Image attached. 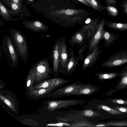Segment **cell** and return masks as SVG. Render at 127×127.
<instances>
[{"instance_id": "1", "label": "cell", "mask_w": 127, "mask_h": 127, "mask_svg": "<svg viewBox=\"0 0 127 127\" xmlns=\"http://www.w3.org/2000/svg\"><path fill=\"white\" fill-rule=\"evenodd\" d=\"M9 32L16 51L22 60L26 62L29 52L28 46L24 36L20 31L14 28L10 29Z\"/></svg>"}, {"instance_id": "2", "label": "cell", "mask_w": 127, "mask_h": 127, "mask_svg": "<svg viewBox=\"0 0 127 127\" xmlns=\"http://www.w3.org/2000/svg\"><path fill=\"white\" fill-rule=\"evenodd\" d=\"M2 49L5 55L10 62L12 67H16L19 61V55L16 52L9 35L6 34L3 39Z\"/></svg>"}, {"instance_id": "3", "label": "cell", "mask_w": 127, "mask_h": 127, "mask_svg": "<svg viewBox=\"0 0 127 127\" xmlns=\"http://www.w3.org/2000/svg\"><path fill=\"white\" fill-rule=\"evenodd\" d=\"M35 76V81L39 82L47 78L49 74L53 72L48 60L43 59L35 64L32 66Z\"/></svg>"}, {"instance_id": "4", "label": "cell", "mask_w": 127, "mask_h": 127, "mask_svg": "<svg viewBox=\"0 0 127 127\" xmlns=\"http://www.w3.org/2000/svg\"><path fill=\"white\" fill-rule=\"evenodd\" d=\"M127 63V50L117 52L111 56L101 64L109 69L119 66Z\"/></svg>"}, {"instance_id": "5", "label": "cell", "mask_w": 127, "mask_h": 127, "mask_svg": "<svg viewBox=\"0 0 127 127\" xmlns=\"http://www.w3.org/2000/svg\"><path fill=\"white\" fill-rule=\"evenodd\" d=\"M86 100L81 99H74L50 100L48 101L47 109L52 111L60 108H67L70 106L80 104H83L86 101Z\"/></svg>"}, {"instance_id": "6", "label": "cell", "mask_w": 127, "mask_h": 127, "mask_svg": "<svg viewBox=\"0 0 127 127\" xmlns=\"http://www.w3.org/2000/svg\"><path fill=\"white\" fill-rule=\"evenodd\" d=\"M69 54L65 39L64 37L60 39L59 65V69H61L59 72H63L67 67L69 60Z\"/></svg>"}, {"instance_id": "7", "label": "cell", "mask_w": 127, "mask_h": 127, "mask_svg": "<svg viewBox=\"0 0 127 127\" xmlns=\"http://www.w3.org/2000/svg\"><path fill=\"white\" fill-rule=\"evenodd\" d=\"M105 23L106 21L104 19L100 21L97 25L95 32L88 40V48L89 49V53L92 52L95 47L98 45L102 40V32L104 29V26L105 25Z\"/></svg>"}, {"instance_id": "8", "label": "cell", "mask_w": 127, "mask_h": 127, "mask_svg": "<svg viewBox=\"0 0 127 127\" xmlns=\"http://www.w3.org/2000/svg\"><path fill=\"white\" fill-rule=\"evenodd\" d=\"M86 84L79 82L73 83L57 90L48 95L49 97L53 98L66 96L71 92L83 87Z\"/></svg>"}, {"instance_id": "9", "label": "cell", "mask_w": 127, "mask_h": 127, "mask_svg": "<svg viewBox=\"0 0 127 127\" xmlns=\"http://www.w3.org/2000/svg\"><path fill=\"white\" fill-rule=\"evenodd\" d=\"M91 35L89 30L80 29L75 32L70 39L69 43L70 45L73 46L75 44L82 46L86 41L88 40Z\"/></svg>"}, {"instance_id": "10", "label": "cell", "mask_w": 127, "mask_h": 127, "mask_svg": "<svg viewBox=\"0 0 127 127\" xmlns=\"http://www.w3.org/2000/svg\"><path fill=\"white\" fill-rule=\"evenodd\" d=\"M99 46L98 45H96L95 47L92 52L89 53L85 57L82 65L83 71L93 66L99 55L103 51L102 49L99 50Z\"/></svg>"}, {"instance_id": "11", "label": "cell", "mask_w": 127, "mask_h": 127, "mask_svg": "<svg viewBox=\"0 0 127 127\" xmlns=\"http://www.w3.org/2000/svg\"><path fill=\"white\" fill-rule=\"evenodd\" d=\"M60 39L56 42L51 51L50 57L52 62L53 72L55 78L57 77L59 65Z\"/></svg>"}, {"instance_id": "12", "label": "cell", "mask_w": 127, "mask_h": 127, "mask_svg": "<svg viewBox=\"0 0 127 127\" xmlns=\"http://www.w3.org/2000/svg\"><path fill=\"white\" fill-rule=\"evenodd\" d=\"M69 82V80H66L61 78H55L43 81L36 85L33 87V89H38L55 86L60 87Z\"/></svg>"}, {"instance_id": "13", "label": "cell", "mask_w": 127, "mask_h": 127, "mask_svg": "<svg viewBox=\"0 0 127 127\" xmlns=\"http://www.w3.org/2000/svg\"><path fill=\"white\" fill-rule=\"evenodd\" d=\"M22 23L26 28L34 32H45L47 31L48 29L47 26L39 20L33 21L25 20Z\"/></svg>"}, {"instance_id": "14", "label": "cell", "mask_w": 127, "mask_h": 127, "mask_svg": "<svg viewBox=\"0 0 127 127\" xmlns=\"http://www.w3.org/2000/svg\"><path fill=\"white\" fill-rule=\"evenodd\" d=\"M98 89V87L95 86L86 84L83 87L71 92L66 96L71 95H89L96 92Z\"/></svg>"}, {"instance_id": "15", "label": "cell", "mask_w": 127, "mask_h": 127, "mask_svg": "<svg viewBox=\"0 0 127 127\" xmlns=\"http://www.w3.org/2000/svg\"><path fill=\"white\" fill-rule=\"evenodd\" d=\"M69 49L70 58L68 65L65 69L62 72L65 74L73 73L75 70L76 66L79 65L78 60L80 59L79 57L76 58L74 57L73 51L70 47Z\"/></svg>"}, {"instance_id": "16", "label": "cell", "mask_w": 127, "mask_h": 127, "mask_svg": "<svg viewBox=\"0 0 127 127\" xmlns=\"http://www.w3.org/2000/svg\"><path fill=\"white\" fill-rule=\"evenodd\" d=\"M119 36V34L111 33L104 29L102 32L101 39H104L105 41L104 45L106 47H108L110 45L113 44Z\"/></svg>"}, {"instance_id": "17", "label": "cell", "mask_w": 127, "mask_h": 127, "mask_svg": "<svg viewBox=\"0 0 127 127\" xmlns=\"http://www.w3.org/2000/svg\"><path fill=\"white\" fill-rule=\"evenodd\" d=\"M59 87L55 86L45 88L34 89L30 91V95L37 97H41L48 95V94L50 93L52 91Z\"/></svg>"}, {"instance_id": "18", "label": "cell", "mask_w": 127, "mask_h": 127, "mask_svg": "<svg viewBox=\"0 0 127 127\" xmlns=\"http://www.w3.org/2000/svg\"><path fill=\"white\" fill-rule=\"evenodd\" d=\"M119 75L121 79L117 87V89L119 90L127 87V65L121 71Z\"/></svg>"}, {"instance_id": "19", "label": "cell", "mask_w": 127, "mask_h": 127, "mask_svg": "<svg viewBox=\"0 0 127 127\" xmlns=\"http://www.w3.org/2000/svg\"><path fill=\"white\" fill-rule=\"evenodd\" d=\"M106 26L112 29L120 31L127 30V23H122L108 21Z\"/></svg>"}, {"instance_id": "20", "label": "cell", "mask_w": 127, "mask_h": 127, "mask_svg": "<svg viewBox=\"0 0 127 127\" xmlns=\"http://www.w3.org/2000/svg\"><path fill=\"white\" fill-rule=\"evenodd\" d=\"M35 81V74L32 66L30 70L26 80V87L30 91L33 90V84Z\"/></svg>"}, {"instance_id": "21", "label": "cell", "mask_w": 127, "mask_h": 127, "mask_svg": "<svg viewBox=\"0 0 127 127\" xmlns=\"http://www.w3.org/2000/svg\"><path fill=\"white\" fill-rule=\"evenodd\" d=\"M0 98L13 111H16L15 101L13 99H12L11 97L8 96H3L0 95Z\"/></svg>"}, {"instance_id": "22", "label": "cell", "mask_w": 127, "mask_h": 127, "mask_svg": "<svg viewBox=\"0 0 127 127\" xmlns=\"http://www.w3.org/2000/svg\"><path fill=\"white\" fill-rule=\"evenodd\" d=\"M69 124V127H94L95 125L85 119Z\"/></svg>"}, {"instance_id": "23", "label": "cell", "mask_w": 127, "mask_h": 127, "mask_svg": "<svg viewBox=\"0 0 127 127\" xmlns=\"http://www.w3.org/2000/svg\"><path fill=\"white\" fill-rule=\"evenodd\" d=\"M119 74L117 72L96 73L95 76L97 77L99 79L102 80L112 79L117 76Z\"/></svg>"}, {"instance_id": "24", "label": "cell", "mask_w": 127, "mask_h": 127, "mask_svg": "<svg viewBox=\"0 0 127 127\" xmlns=\"http://www.w3.org/2000/svg\"><path fill=\"white\" fill-rule=\"evenodd\" d=\"M96 108L98 109L103 110L113 115H120L124 114L121 112L115 109L112 108L108 106L102 104L96 105Z\"/></svg>"}, {"instance_id": "25", "label": "cell", "mask_w": 127, "mask_h": 127, "mask_svg": "<svg viewBox=\"0 0 127 127\" xmlns=\"http://www.w3.org/2000/svg\"><path fill=\"white\" fill-rule=\"evenodd\" d=\"M0 14L4 20L8 21L11 20L10 18L8 10L3 4L0 1Z\"/></svg>"}, {"instance_id": "26", "label": "cell", "mask_w": 127, "mask_h": 127, "mask_svg": "<svg viewBox=\"0 0 127 127\" xmlns=\"http://www.w3.org/2000/svg\"><path fill=\"white\" fill-rule=\"evenodd\" d=\"M106 9L110 16L112 17H115L119 14L118 10L117 7L107 5Z\"/></svg>"}, {"instance_id": "27", "label": "cell", "mask_w": 127, "mask_h": 127, "mask_svg": "<svg viewBox=\"0 0 127 127\" xmlns=\"http://www.w3.org/2000/svg\"><path fill=\"white\" fill-rule=\"evenodd\" d=\"M104 123L107 126L121 127L127 126V122L126 121L110 122Z\"/></svg>"}, {"instance_id": "28", "label": "cell", "mask_w": 127, "mask_h": 127, "mask_svg": "<svg viewBox=\"0 0 127 127\" xmlns=\"http://www.w3.org/2000/svg\"><path fill=\"white\" fill-rule=\"evenodd\" d=\"M92 5V7L94 9L100 11L103 8L100 6L97 2L96 0H89Z\"/></svg>"}, {"instance_id": "29", "label": "cell", "mask_w": 127, "mask_h": 127, "mask_svg": "<svg viewBox=\"0 0 127 127\" xmlns=\"http://www.w3.org/2000/svg\"><path fill=\"white\" fill-rule=\"evenodd\" d=\"M11 8L15 12H19L21 11L20 8L16 3L14 2L12 0H11L10 4Z\"/></svg>"}, {"instance_id": "30", "label": "cell", "mask_w": 127, "mask_h": 127, "mask_svg": "<svg viewBox=\"0 0 127 127\" xmlns=\"http://www.w3.org/2000/svg\"><path fill=\"white\" fill-rule=\"evenodd\" d=\"M111 102L115 103L127 105V100L115 99L111 100Z\"/></svg>"}, {"instance_id": "31", "label": "cell", "mask_w": 127, "mask_h": 127, "mask_svg": "<svg viewBox=\"0 0 127 127\" xmlns=\"http://www.w3.org/2000/svg\"><path fill=\"white\" fill-rule=\"evenodd\" d=\"M121 5L123 11L127 16V0L122 1Z\"/></svg>"}, {"instance_id": "32", "label": "cell", "mask_w": 127, "mask_h": 127, "mask_svg": "<svg viewBox=\"0 0 127 127\" xmlns=\"http://www.w3.org/2000/svg\"><path fill=\"white\" fill-rule=\"evenodd\" d=\"M82 47L78 51V54L79 57L80 58V59H82L83 57V52L84 50L86 49L87 46L85 44H84Z\"/></svg>"}, {"instance_id": "33", "label": "cell", "mask_w": 127, "mask_h": 127, "mask_svg": "<svg viewBox=\"0 0 127 127\" xmlns=\"http://www.w3.org/2000/svg\"><path fill=\"white\" fill-rule=\"evenodd\" d=\"M78 12V11L75 10L68 9L64 11V13L66 15H70L76 13Z\"/></svg>"}, {"instance_id": "34", "label": "cell", "mask_w": 127, "mask_h": 127, "mask_svg": "<svg viewBox=\"0 0 127 127\" xmlns=\"http://www.w3.org/2000/svg\"><path fill=\"white\" fill-rule=\"evenodd\" d=\"M113 108L118 111L123 113H127V107H123L116 106Z\"/></svg>"}, {"instance_id": "35", "label": "cell", "mask_w": 127, "mask_h": 127, "mask_svg": "<svg viewBox=\"0 0 127 127\" xmlns=\"http://www.w3.org/2000/svg\"><path fill=\"white\" fill-rule=\"evenodd\" d=\"M107 5H110L114 7L116 6V0H105Z\"/></svg>"}, {"instance_id": "36", "label": "cell", "mask_w": 127, "mask_h": 127, "mask_svg": "<svg viewBox=\"0 0 127 127\" xmlns=\"http://www.w3.org/2000/svg\"><path fill=\"white\" fill-rule=\"evenodd\" d=\"M15 3H16L20 8H22V0H12Z\"/></svg>"}, {"instance_id": "37", "label": "cell", "mask_w": 127, "mask_h": 127, "mask_svg": "<svg viewBox=\"0 0 127 127\" xmlns=\"http://www.w3.org/2000/svg\"><path fill=\"white\" fill-rule=\"evenodd\" d=\"M84 4H85L88 6L90 7V5L85 0H78Z\"/></svg>"}, {"instance_id": "38", "label": "cell", "mask_w": 127, "mask_h": 127, "mask_svg": "<svg viewBox=\"0 0 127 127\" xmlns=\"http://www.w3.org/2000/svg\"><path fill=\"white\" fill-rule=\"evenodd\" d=\"M5 3L10 7V4L12 0H3Z\"/></svg>"}, {"instance_id": "39", "label": "cell", "mask_w": 127, "mask_h": 127, "mask_svg": "<svg viewBox=\"0 0 127 127\" xmlns=\"http://www.w3.org/2000/svg\"><path fill=\"white\" fill-rule=\"evenodd\" d=\"M91 21V19L89 18H88L85 21V23L88 24Z\"/></svg>"}, {"instance_id": "40", "label": "cell", "mask_w": 127, "mask_h": 127, "mask_svg": "<svg viewBox=\"0 0 127 127\" xmlns=\"http://www.w3.org/2000/svg\"><path fill=\"white\" fill-rule=\"evenodd\" d=\"M85 0L87 2L88 4L90 5L92 7V5L91 4L89 0Z\"/></svg>"}, {"instance_id": "41", "label": "cell", "mask_w": 127, "mask_h": 127, "mask_svg": "<svg viewBox=\"0 0 127 127\" xmlns=\"http://www.w3.org/2000/svg\"></svg>"}]
</instances>
